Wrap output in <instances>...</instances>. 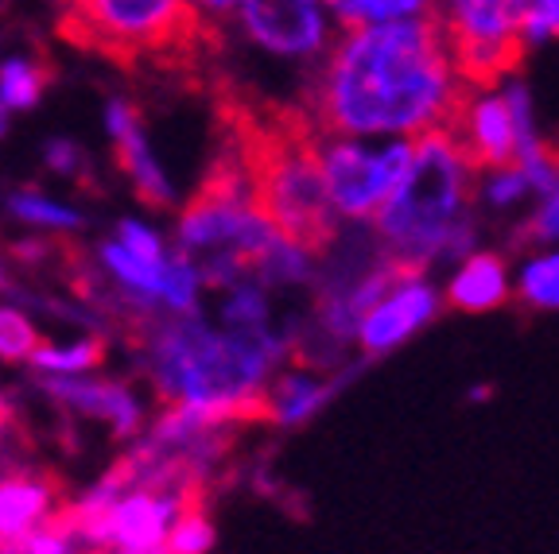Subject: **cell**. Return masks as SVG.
<instances>
[{
  "label": "cell",
  "mask_w": 559,
  "mask_h": 554,
  "mask_svg": "<svg viewBox=\"0 0 559 554\" xmlns=\"http://www.w3.org/2000/svg\"><path fill=\"white\" fill-rule=\"evenodd\" d=\"M447 136L459 147V156L466 159L474 174L501 171V167H513L516 159V124L509 113L506 94L498 89H486V94H471L466 105L454 113V121L447 124Z\"/></svg>",
  "instance_id": "30bf717a"
},
{
  "label": "cell",
  "mask_w": 559,
  "mask_h": 554,
  "mask_svg": "<svg viewBox=\"0 0 559 554\" xmlns=\"http://www.w3.org/2000/svg\"><path fill=\"white\" fill-rule=\"evenodd\" d=\"M44 156H47V167L59 174H67V179H90V156L82 152L79 144H70V140H47L44 147Z\"/></svg>",
  "instance_id": "484cf974"
},
{
  "label": "cell",
  "mask_w": 559,
  "mask_h": 554,
  "mask_svg": "<svg viewBox=\"0 0 559 554\" xmlns=\"http://www.w3.org/2000/svg\"><path fill=\"white\" fill-rule=\"evenodd\" d=\"M218 129L234 152L264 226L292 249L319 256L338 241V221L319 167V129L299 105H284L234 82L214 97Z\"/></svg>",
  "instance_id": "7a4b0ae2"
},
{
  "label": "cell",
  "mask_w": 559,
  "mask_h": 554,
  "mask_svg": "<svg viewBox=\"0 0 559 554\" xmlns=\"http://www.w3.org/2000/svg\"><path fill=\"white\" fill-rule=\"evenodd\" d=\"M9 209L20 217V221H32V226H51V229H74V226H82V217L74 214V209L59 206V202L39 198V194H27V191L12 194Z\"/></svg>",
  "instance_id": "603a6c76"
},
{
  "label": "cell",
  "mask_w": 559,
  "mask_h": 554,
  "mask_svg": "<svg viewBox=\"0 0 559 554\" xmlns=\"http://www.w3.org/2000/svg\"><path fill=\"white\" fill-rule=\"evenodd\" d=\"M117 241L124 244V249L129 252H136L140 261H164L167 256V249H164V241H159L156 233H152L148 226H140V221H129V217H124L121 226H117Z\"/></svg>",
  "instance_id": "4316f807"
},
{
  "label": "cell",
  "mask_w": 559,
  "mask_h": 554,
  "mask_svg": "<svg viewBox=\"0 0 559 554\" xmlns=\"http://www.w3.org/2000/svg\"><path fill=\"white\" fill-rule=\"evenodd\" d=\"M319 4L338 20L342 32H349V27L428 16V12L436 9V0H319Z\"/></svg>",
  "instance_id": "ac0fdd59"
},
{
  "label": "cell",
  "mask_w": 559,
  "mask_h": 554,
  "mask_svg": "<svg viewBox=\"0 0 559 554\" xmlns=\"http://www.w3.org/2000/svg\"><path fill=\"white\" fill-rule=\"evenodd\" d=\"M338 384H319L307 373H284L276 381H269L264 388V404H269V419L272 423H304L307 416L323 408V399L334 396Z\"/></svg>",
  "instance_id": "2e32d148"
},
{
  "label": "cell",
  "mask_w": 559,
  "mask_h": 554,
  "mask_svg": "<svg viewBox=\"0 0 559 554\" xmlns=\"http://www.w3.org/2000/svg\"><path fill=\"white\" fill-rule=\"evenodd\" d=\"M148 554H175V551H167V546H156V551H148Z\"/></svg>",
  "instance_id": "f546056e"
},
{
  "label": "cell",
  "mask_w": 559,
  "mask_h": 554,
  "mask_svg": "<svg viewBox=\"0 0 559 554\" xmlns=\"http://www.w3.org/2000/svg\"><path fill=\"white\" fill-rule=\"evenodd\" d=\"M551 35H559V0H536V16L533 24H528V44H544V39H551Z\"/></svg>",
  "instance_id": "83f0119b"
},
{
  "label": "cell",
  "mask_w": 559,
  "mask_h": 554,
  "mask_svg": "<svg viewBox=\"0 0 559 554\" xmlns=\"http://www.w3.org/2000/svg\"><path fill=\"white\" fill-rule=\"evenodd\" d=\"M486 202L489 206H513V202H521L524 194H533L528 191V179H524L516 167H501V171H489V179H486Z\"/></svg>",
  "instance_id": "d4e9b609"
},
{
  "label": "cell",
  "mask_w": 559,
  "mask_h": 554,
  "mask_svg": "<svg viewBox=\"0 0 559 554\" xmlns=\"http://www.w3.org/2000/svg\"><path fill=\"white\" fill-rule=\"evenodd\" d=\"M412 136H384V144H361L346 136L319 140V167L334 214L349 221H373L384 198L401 186L412 167Z\"/></svg>",
  "instance_id": "ba28073f"
},
{
  "label": "cell",
  "mask_w": 559,
  "mask_h": 554,
  "mask_svg": "<svg viewBox=\"0 0 559 554\" xmlns=\"http://www.w3.org/2000/svg\"><path fill=\"white\" fill-rule=\"evenodd\" d=\"M136 346L148 349V373L167 408H237L264 396L280 357L288 346L234 329H214L199 314H171L148 322Z\"/></svg>",
  "instance_id": "5b68a950"
},
{
  "label": "cell",
  "mask_w": 559,
  "mask_h": 554,
  "mask_svg": "<svg viewBox=\"0 0 559 554\" xmlns=\"http://www.w3.org/2000/svg\"><path fill=\"white\" fill-rule=\"evenodd\" d=\"M439 306H443V294H439L428 279L424 276L404 279V284H396L389 294H381V299L361 314L354 338H358V346L366 349L369 357L389 353V349H396L401 341H408L416 329L428 326L439 314Z\"/></svg>",
  "instance_id": "8fae6325"
},
{
  "label": "cell",
  "mask_w": 559,
  "mask_h": 554,
  "mask_svg": "<svg viewBox=\"0 0 559 554\" xmlns=\"http://www.w3.org/2000/svg\"><path fill=\"white\" fill-rule=\"evenodd\" d=\"M276 233L257 214L249 186L241 179L234 152L222 144L214 164L206 167L202 182L194 186L183 217H179V249L199 272V284L237 287L261 284L269 256L280 249Z\"/></svg>",
  "instance_id": "8992f818"
},
{
  "label": "cell",
  "mask_w": 559,
  "mask_h": 554,
  "mask_svg": "<svg viewBox=\"0 0 559 554\" xmlns=\"http://www.w3.org/2000/svg\"><path fill=\"white\" fill-rule=\"evenodd\" d=\"M105 129H109V140H114L117 167L132 182V194L148 209H171V182H167L164 167L152 156L144 117H140L136 105L124 101V97H109L105 101Z\"/></svg>",
  "instance_id": "7c38bea8"
},
{
  "label": "cell",
  "mask_w": 559,
  "mask_h": 554,
  "mask_svg": "<svg viewBox=\"0 0 559 554\" xmlns=\"http://www.w3.org/2000/svg\"><path fill=\"white\" fill-rule=\"evenodd\" d=\"M194 9L202 12L206 20H214V24L222 27V20H229L237 12V0H191Z\"/></svg>",
  "instance_id": "f1b7e54d"
},
{
  "label": "cell",
  "mask_w": 559,
  "mask_h": 554,
  "mask_svg": "<svg viewBox=\"0 0 559 554\" xmlns=\"http://www.w3.org/2000/svg\"><path fill=\"white\" fill-rule=\"evenodd\" d=\"M447 55L466 89L486 94L516 74L528 44L536 0H436Z\"/></svg>",
  "instance_id": "52a82bcc"
},
{
  "label": "cell",
  "mask_w": 559,
  "mask_h": 554,
  "mask_svg": "<svg viewBox=\"0 0 559 554\" xmlns=\"http://www.w3.org/2000/svg\"><path fill=\"white\" fill-rule=\"evenodd\" d=\"M51 62L44 59H9L0 62V105L9 113H27L44 101L47 86H51Z\"/></svg>",
  "instance_id": "e0dca14e"
},
{
  "label": "cell",
  "mask_w": 559,
  "mask_h": 554,
  "mask_svg": "<svg viewBox=\"0 0 559 554\" xmlns=\"http://www.w3.org/2000/svg\"><path fill=\"white\" fill-rule=\"evenodd\" d=\"M167 551L175 554H206L214 546V523H210V511L206 504L199 508H187L179 520H175L171 535H167Z\"/></svg>",
  "instance_id": "7402d4cb"
},
{
  "label": "cell",
  "mask_w": 559,
  "mask_h": 554,
  "mask_svg": "<svg viewBox=\"0 0 559 554\" xmlns=\"http://www.w3.org/2000/svg\"><path fill=\"white\" fill-rule=\"evenodd\" d=\"M109 346H105L102 334H90L82 341H70V346H39L32 353V369L47 376H79V373H94L97 364L105 361Z\"/></svg>",
  "instance_id": "d6986e66"
},
{
  "label": "cell",
  "mask_w": 559,
  "mask_h": 554,
  "mask_svg": "<svg viewBox=\"0 0 559 554\" xmlns=\"http://www.w3.org/2000/svg\"><path fill=\"white\" fill-rule=\"evenodd\" d=\"M521 244H559V186L551 194H544L540 209L516 233Z\"/></svg>",
  "instance_id": "cb8c5ba5"
},
{
  "label": "cell",
  "mask_w": 559,
  "mask_h": 554,
  "mask_svg": "<svg viewBox=\"0 0 559 554\" xmlns=\"http://www.w3.org/2000/svg\"><path fill=\"white\" fill-rule=\"evenodd\" d=\"M39 388H44L51 399H59L62 408L82 411V416L109 423L117 438H132L140 426V404L132 399V392L117 381H82V376H47L44 373Z\"/></svg>",
  "instance_id": "5bb4252c"
},
{
  "label": "cell",
  "mask_w": 559,
  "mask_h": 554,
  "mask_svg": "<svg viewBox=\"0 0 559 554\" xmlns=\"http://www.w3.org/2000/svg\"><path fill=\"white\" fill-rule=\"evenodd\" d=\"M516 303L524 311H559V252L524 264L516 279Z\"/></svg>",
  "instance_id": "ffe728a7"
},
{
  "label": "cell",
  "mask_w": 559,
  "mask_h": 554,
  "mask_svg": "<svg viewBox=\"0 0 559 554\" xmlns=\"http://www.w3.org/2000/svg\"><path fill=\"white\" fill-rule=\"evenodd\" d=\"M55 32L121 70L194 79L218 59L222 27L191 0H55Z\"/></svg>",
  "instance_id": "3957f363"
},
{
  "label": "cell",
  "mask_w": 559,
  "mask_h": 554,
  "mask_svg": "<svg viewBox=\"0 0 559 554\" xmlns=\"http://www.w3.org/2000/svg\"><path fill=\"white\" fill-rule=\"evenodd\" d=\"M237 20L276 59H314L334 44L331 16L319 0H237Z\"/></svg>",
  "instance_id": "9c48e42d"
},
{
  "label": "cell",
  "mask_w": 559,
  "mask_h": 554,
  "mask_svg": "<svg viewBox=\"0 0 559 554\" xmlns=\"http://www.w3.org/2000/svg\"><path fill=\"white\" fill-rule=\"evenodd\" d=\"M474 179L443 129L416 136L412 167L373 214L381 256L424 276L439 256H471L474 249Z\"/></svg>",
  "instance_id": "277c9868"
},
{
  "label": "cell",
  "mask_w": 559,
  "mask_h": 554,
  "mask_svg": "<svg viewBox=\"0 0 559 554\" xmlns=\"http://www.w3.org/2000/svg\"><path fill=\"white\" fill-rule=\"evenodd\" d=\"M67 485L44 469H16L0 477V546H24L35 531L67 508Z\"/></svg>",
  "instance_id": "4fadbf2b"
},
{
  "label": "cell",
  "mask_w": 559,
  "mask_h": 554,
  "mask_svg": "<svg viewBox=\"0 0 559 554\" xmlns=\"http://www.w3.org/2000/svg\"><path fill=\"white\" fill-rule=\"evenodd\" d=\"M44 346L39 329L16 311V306L0 303V361L4 364H24L32 361L35 349Z\"/></svg>",
  "instance_id": "44dd1931"
},
{
  "label": "cell",
  "mask_w": 559,
  "mask_h": 554,
  "mask_svg": "<svg viewBox=\"0 0 559 554\" xmlns=\"http://www.w3.org/2000/svg\"><path fill=\"white\" fill-rule=\"evenodd\" d=\"M474 89L459 82L436 12L349 27L319 62L304 113L319 136H424L454 121Z\"/></svg>",
  "instance_id": "6da1fadb"
},
{
  "label": "cell",
  "mask_w": 559,
  "mask_h": 554,
  "mask_svg": "<svg viewBox=\"0 0 559 554\" xmlns=\"http://www.w3.org/2000/svg\"><path fill=\"white\" fill-rule=\"evenodd\" d=\"M509 299H513V287H509V268L501 252H471L454 268L451 284L443 291V303L451 311H466V314L498 311Z\"/></svg>",
  "instance_id": "9a60e30c"
}]
</instances>
